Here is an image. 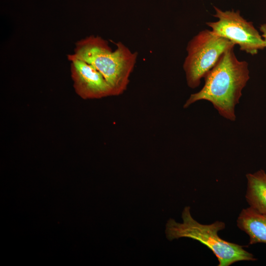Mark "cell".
<instances>
[{
    "label": "cell",
    "mask_w": 266,
    "mask_h": 266,
    "mask_svg": "<svg viewBox=\"0 0 266 266\" xmlns=\"http://www.w3.org/2000/svg\"><path fill=\"white\" fill-rule=\"evenodd\" d=\"M214 8L216 13L213 16L218 20L206 24L215 34L238 45L240 50L251 55L266 48L264 39L253 22L243 18L239 10L223 11L216 6Z\"/></svg>",
    "instance_id": "5b68a950"
},
{
    "label": "cell",
    "mask_w": 266,
    "mask_h": 266,
    "mask_svg": "<svg viewBox=\"0 0 266 266\" xmlns=\"http://www.w3.org/2000/svg\"><path fill=\"white\" fill-rule=\"evenodd\" d=\"M236 222L239 229L249 235V244H266V214L249 207L241 210Z\"/></svg>",
    "instance_id": "52a82bcc"
},
{
    "label": "cell",
    "mask_w": 266,
    "mask_h": 266,
    "mask_svg": "<svg viewBox=\"0 0 266 266\" xmlns=\"http://www.w3.org/2000/svg\"><path fill=\"white\" fill-rule=\"evenodd\" d=\"M181 217L183 222L181 223L173 219L167 221L165 232L168 240L188 237L200 242L214 253L218 261V266H229L239 261L256 260L243 246L227 241L218 235V232L225 228L223 222L216 221L208 225L200 224L191 216L189 206L184 208Z\"/></svg>",
    "instance_id": "3957f363"
},
{
    "label": "cell",
    "mask_w": 266,
    "mask_h": 266,
    "mask_svg": "<svg viewBox=\"0 0 266 266\" xmlns=\"http://www.w3.org/2000/svg\"><path fill=\"white\" fill-rule=\"evenodd\" d=\"M250 78L248 64L236 58L233 48L227 50L204 77L201 89L190 95L184 104L187 108L200 100L210 102L222 117L234 121L235 105Z\"/></svg>",
    "instance_id": "6da1fadb"
},
{
    "label": "cell",
    "mask_w": 266,
    "mask_h": 266,
    "mask_svg": "<svg viewBox=\"0 0 266 266\" xmlns=\"http://www.w3.org/2000/svg\"><path fill=\"white\" fill-rule=\"evenodd\" d=\"M259 30L262 33L261 35L264 39L265 47L266 48V23L261 25Z\"/></svg>",
    "instance_id": "9c48e42d"
},
{
    "label": "cell",
    "mask_w": 266,
    "mask_h": 266,
    "mask_svg": "<svg viewBox=\"0 0 266 266\" xmlns=\"http://www.w3.org/2000/svg\"><path fill=\"white\" fill-rule=\"evenodd\" d=\"M116 44L112 51L106 40L92 35L77 41L74 53L68 55L67 58L77 59L92 66L111 86L114 96H118L127 88L138 54L122 42Z\"/></svg>",
    "instance_id": "7a4b0ae2"
},
{
    "label": "cell",
    "mask_w": 266,
    "mask_h": 266,
    "mask_svg": "<svg viewBox=\"0 0 266 266\" xmlns=\"http://www.w3.org/2000/svg\"><path fill=\"white\" fill-rule=\"evenodd\" d=\"M69 61L73 87L81 98L96 99L114 96L111 86L94 67L77 59Z\"/></svg>",
    "instance_id": "8992f818"
},
{
    "label": "cell",
    "mask_w": 266,
    "mask_h": 266,
    "mask_svg": "<svg viewBox=\"0 0 266 266\" xmlns=\"http://www.w3.org/2000/svg\"><path fill=\"white\" fill-rule=\"evenodd\" d=\"M247 190L245 198L249 207L266 214V173L260 169L246 175Z\"/></svg>",
    "instance_id": "ba28073f"
},
{
    "label": "cell",
    "mask_w": 266,
    "mask_h": 266,
    "mask_svg": "<svg viewBox=\"0 0 266 266\" xmlns=\"http://www.w3.org/2000/svg\"><path fill=\"white\" fill-rule=\"evenodd\" d=\"M234 45L211 30H202L194 36L187 45V55L183 65L188 86L198 87L221 56Z\"/></svg>",
    "instance_id": "277c9868"
}]
</instances>
